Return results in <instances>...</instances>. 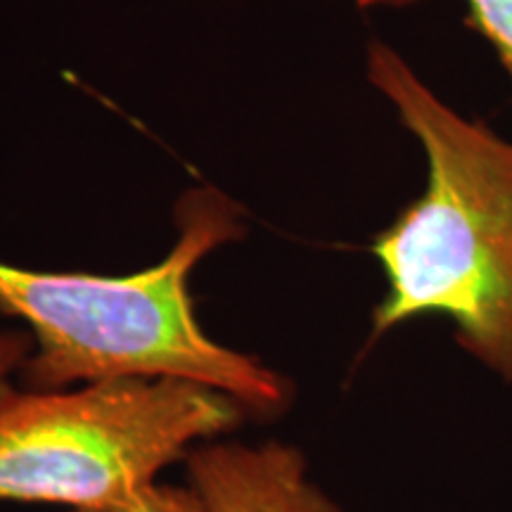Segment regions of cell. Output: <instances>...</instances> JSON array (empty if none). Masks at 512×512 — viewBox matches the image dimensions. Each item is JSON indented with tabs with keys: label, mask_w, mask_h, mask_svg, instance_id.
I'll return each instance as SVG.
<instances>
[{
	"label": "cell",
	"mask_w": 512,
	"mask_h": 512,
	"mask_svg": "<svg viewBox=\"0 0 512 512\" xmlns=\"http://www.w3.org/2000/svg\"><path fill=\"white\" fill-rule=\"evenodd\" d=\"M176 226L171 252L131 275L34 271L0 261V316L34 337L19 387L55 392L169 375L233 396L252 418L285 411L290 382L209 337L190 292L197 264L245 233L240 207L219 190L195 188L178 202Z\"/></svg>",
	"instance_id": "obj_1"
},
{
	"label": "cell",
	"mask_w": 512,
	"mask_h": 512,
	"mask_svg": "<svg viewBox=\"0 0 512 512\" xmlns=\"http://www.w3.org/2000/svg\"><path fill=\"white\" fill-rule=\"evenodd\" d=\"M368 81L427 159L425 188L370 245L387 280L370 339L439 313L512 380V143L448 107L387 43L370 41Z\"/></svg>",
	"instance_id": "obj_2"
},
{
	"label": "cell",
	"mask_w": 512,
	"mask_h": 512,
	"mask_svg": "<svg viewBox=\"0 0 512 512\" xmlns=\"http://www.w3.org/2000/svg\"><path fill=\"white\" fill-rule=\"evenodd\" d=\"M245 418L233 396L185 377L19 387L0 401V503H121Z\"/></svg>",
	"instance_id": "obj_3"
},
{
	"label": "cell",
	"mask_w": 512,
	"mask_h": 512,
	"mask_svg": "<svg viewBox=\"0 0 512 512\" xmlns=\"http://www.w3.org/2000/svg\"><path fill=\"white\" fill-rule=\"evenodd\" d=\"M185 465L209 512H342L309 477L302 451L283 441H204Z\"/></svg>",
	"instance_id": "obj_4"
},
{
	"label": "cell",
	"mask_w": 512,
	"mask_h": 512,
	"mask_svg": "<svg viewBox=\"0 0 512 512\" xmlns=\"http://www.w3.org/2000/svg\"><path fill=\"white\" fill-rule=\"evenodd\" d=\"M422 0H358L361 8H406ZM465 27L482 36L512 81V0H463Z\"/></svg>",
	"instance_id": "obj_5"
},
{
	"label": "cell",
	"mask_w": 512,
	"mask_h": 512,
	"mask_svg": "<svg viewBox=\"0 0 512 512\" xmlns=\"http://www.w3.org/2000/svg\"><path fill=\"white\" fill-rule=\"evenodd\" d=\"M72 512H209L207 505L192 486L150 484L126 501L105 508L72 510Z\"/></svg>",
	"instance_id": "obj_6"
},
{
	"label": "cell",
	"mask_w": 512,
	"mask_h": 512,
	"mask_svg": "<svg viewBox=\"0 0 512 512\" xmlns=\"http://www.w3.org/2000/svg\"><path fill=\"white\" fill-rule=\"evenodd\" d=\"M34 354V337L24 325L0 316V401L19 389V377Z\"/></svg>",
	"instance_id": "obj_7"
}]
</instances>
